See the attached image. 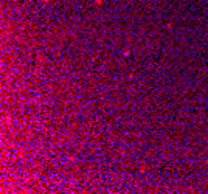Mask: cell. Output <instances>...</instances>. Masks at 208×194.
<instances>
[]
</instances>
